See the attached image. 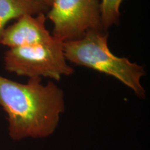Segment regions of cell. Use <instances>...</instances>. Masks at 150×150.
Masks as SVG:
<instances>
[{
  "mask_svg": "<svg viewBox=\"0 0 150 150\" xmlns=\"http://www.w3.org/2000/svg\"><path fill=\"white\" fill-rule=\"evenodd\" d=\"M0 106L7 115L11 139L47 138L65 111L64 92L52 81L43 84L41 78H30L21 83L0 75Z\"/></svg>",
  "mask_w": 150,
  "mask_h": 150,
  "instance_id": "obj_1",
  "label": "cell"
},
{
  "mask_svg": "<svg viewBox=\"0 0 150 150\" xmlns=\"http://www.w3.org/2000/svg\"><path fill=\"white\" fill-rule=\"evenodd\" d=\"M108 34L105 31L93 30L75 40L63 42L67 61L104 73L117 79L140 98L145 97L141 79L145 75L144 67L110 52Z\"/></svg>",
  "mask_w": 150,
  "mask_h": 150,
  "instance_id": "obj_2",
  "label": "cell"
},
{
  "mask_svg": "<svg viewBox=\"0 0 150 150\" xmlns=\"http://www.w3.org/2000/svg\"><path fill=\"white\" fill-rule=\"evenodd\" d=\"M5 70L20 76L50 78L60 81L74 73L67 63L63 42L53 36L49 42L33 46L8 49L4 56Z\"/></svg>",
  "mask_w": 150,
  "mask_h": 150,
  "instance_id": "obj_3",
  "label": "cell"
},
{
  "mask_svg": "<svg viewBox=\"0 0 150 150\" xmlns=\"http://www.w3.org/2000/svg\"><path fill=\"white\" fill-rule=\"evenodd\" d=\"M100 14L99 0H54L46 18L53 24L52 35L64 42L79 39L90 31H104Z\"/></svg>",
  "mask_w": 150,
  "mask_h": 150,
  "instance_id": "obj_4",
  "label": "cell"
},
{
  "mask_svg": "<svg viewBox=\"0 0 150 150\" xmlns=\"http://www.w3.org/2000/svg\"><path fill=\"white\" fill-rule=\"evenodd\" d=\"M46 13L24 15L3 31L0 45L8 49L33 46L49 42L53 38L46 29Z\"/></svg>",
  "mask_w": 150,
  "mask_h": 150,
  "instance_id": "obj_5",
  "label": "cell"
},
{
  "mask_svg": "<svg viewBox=\"0 0 150 150\" xmlns=\"http://www.w3.org/2000/svg\"><path fill=\"white\" fill-rule=\"evenodd\" d=\"M49 9L38 0H0V39L11 20L27 14L37 16L46 13Z\"/></svg>",
  "mask_w": 150,
  "mask_h": 150,
  "instance_id": "obj_6",
  "label": "cell"
},
{
  "mask_svg": "<svg viewBox=\"0 0 150 150\" xmlns=\"http://www.w3.org/2000/svg\"><path fill=\"white\" fill-rule=\"evenodd\" d=\"M124 0H100L101 23L103 29L107 30L119 22L120 6Z\"/></svg>",
  "mask_w": 150,
  "mask_h": 150,
  "instance_id": "obj_7",
  "label": "cell"
},
{
  "mask_svg": "<svg viewBox=\"0 0 150 150\" xmlns=\"http://www.w3.org/2000/svg\"><path fill=\"white\" fill-rule=\"evenodd\" d=\"M38 1H40V3H42V4H44L46 6H47L49 8L52 6V4H53L54 0H38Z\"/></svg>",
  "mask_w": 150,
  "mask_h": 150,
  "instance_id": "obj_8",
  "label": "cell"
}]
</instances>
